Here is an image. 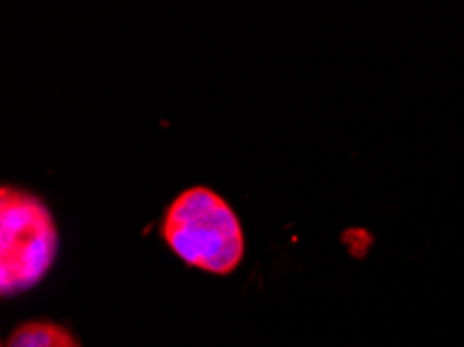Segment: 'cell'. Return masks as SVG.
Wrapping results in <instances>:
<instances>
[{"label": "cell", "mask_w": 464, "mask_h": 347, "mask_svg": "<svg viewBox=\"0 0 464 347\" xmlns=\"http://www.w3.org/2000/svg\"><path fill=\"white\" fill-rule=\"evenodd\" d=\"M160 237L189 266L213 275L234 273L246 252L240 217L208 186H189L169 202Z\"/></svg>", "instance_id": "6da1fadb"}, {"label": "cell", "mask_w": 464, "mask_h": 347, "mask_svg": "<svg viewBox=\"0 0 464 347\" xmlns=\"http://www.w3.org/2000/svg\"><path fill=\"white\" fill-rule=\"evenodd\" d=\"M59 254V229L44 198L0 186V294L11 297L36 287Z\"/></svg>", "instance_id": "7a4b0ae2"}, {"label": "cell", "mask_w": 464, "mask_h": 347, "mask_svg": "<svg viewBox=\"0 0 464 347\" xmlns=\"http://www.w3.org/2000/svg\"><path fill=\"white\" fill-rule=\"evenodd\" d=\"M3 347H83L80 337L67 324L46 321H25L17 324Z\"/></svg>", "instance_id": "3957f363"}]
</instances>
